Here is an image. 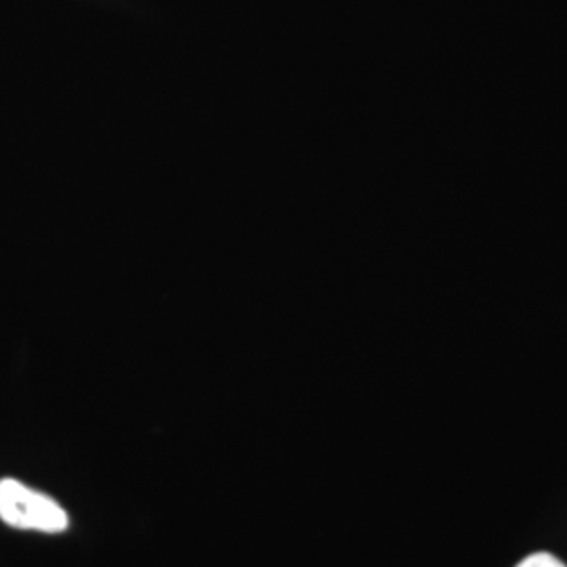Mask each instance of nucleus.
Returning a JSON list of instances; mask_svg holds the SVG:
<instances>
[{
	"instance_id": "nucleus-2",
	"label": "nucleus",
	"mask_w": 567,
	"mask_h": 567,
	"mask_svg": "<svg viewBox=\"0 0 567 567\" xmlns=\"http://www.w3.org/2000/svg\"><path fill=\"white\" fill-rule=\"evenodd\" d=\"M517 567H566L559 559H555L553 555L548 553H536L532 557L524 559Z\"/></svg>"
},
{
	"instance_id": "nucleus-1",
	"label": "nucleus",
	"mask_w": 567,
	"mask_h": 567,
	"mask_svg": "<svg viewBox=\"0 0 567 567\" xmlns=\"http://www.w3.org/2000/svg\"><path fill=\"white\" fill-rule=\"evenodd\" d=\"M0 522L44 534H60L70 526V517L58 501L9 477L0 480Z\"/></svg>"
}]
</instances>
